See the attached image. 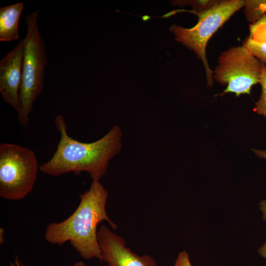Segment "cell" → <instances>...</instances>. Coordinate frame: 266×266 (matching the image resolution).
Wrapping results in <instances>:
<instances>
[{"label":"cell","mask_w":266,"mask_h":266,"mask_svg":"<svg viewBox=\"0 0 266 266\" xmlns=\"http://www.w3.org/2000/svg\"><path fill=\"white\" fill-rule=\"evenodd\" d=\"M24 41L20 40L0 61V92L5 102L19 113Z\"/></svg>","instance_id":"obj_8"},{"label":"cell","mask_w":266,"mask_h":266,"mask_svg":"<svg viewBox=\"0 0 266 266\" xmlns=\"http://www.w3.org/2000/svg\"><path fill=\"white\" fill-rule=\"evenodd\" d=\"M249 35L251 39L266 43V14L256 23L249 25Z\"/></svg>","instance_id":"obj_13"},{"label":"cell","mask_w":266,"mask_h":266,"mask_svg":"<svg viewBox=\"0 0 266 266\" xmlns=\"http://www.w3.org/2000/svg\"><path fill=\"white\" fill-rule=\"evenodd\" d=\"M259 83L262 92L259 100L255 103L253 111L266 117V66L264 65H263Z\"/></svg>","instance_id":"obj_12"},{"label":"cell","mask_w":266,"mask_h":266,"mask_svg":"<svg viewBox=\"0 0 266 266\" xmlns=\"http://www.w3.org/2000/svg\"><path fill=\"white\" fill-rule=\"evenodd\" d=\"M38 164L34 152L18 144L0 145V197L6 200L24 199L33 189Z\"/></svg>","instance_id":"obj_5"},{"label":"cell","mask_w":266,"mask_h":266,"mask_svg":"<svg viewBox=\"0 0 266 266\" xmlns=\"http://www.w3.org/2000/svg\"><path fill=\"white\" fill-rule=\"evenodd\" d=\"M108 196L107 190L100 181H93L89 189L80 194L79 204L71 215L60 222H52L47 225L45 240L57 245L69 241L83 259L97 258L102 261L98 225L105 221L113 230L117 228L106 213Z\"/></svg>","instance_id":"obj_2"},{"label":"cell","mask_w":266,"mask_h":266,"mask_svg":"<svg viewBox=\"0 0 266 266\" xmlns=\"http://www.w3.org/2000/svg\"><path fill=\"white\" fill-rule=\"evenodd\" d=\"M243 7L247 21L253 24L266 14V0H244Z\"/></svg>","instance_id":"obj_10"},{"label":"cell","mask_w":266,"mask_h":266,"mask_svg":"<svg viewBox=\"0 0 266 266\" xmlns=\"http://www.w3.org/2000/svg\"><path fill=\"white\" fill-rule=\"evenodd\" d=\"M98 239L102 252V261L108 266H157L150 255L139 256L126 246L123 238L101 225L98 231Z\"/></svg>","instance_id":"obj_7"},{"label":"cell","mask_w":266,"mask_h":266,"mask_svg":"<svg viewBox=\"0 0 266 266\" xmlns=\"http://www.w3.org/2000/svg\"><path fill=\"white\" fill-rule=\"evenodd\" d=\"M23 8L24 3L22 2L0 7V42L19 39V22Z\"/></svg>","instance_id":"obj_9"},{"label":"cell","mask_w":266,"mask_h":266,"mask_svg":"<svg viewBox=\"0 0 266 266\" xmlns=\"http://www.w3.org/2000/svg\"><path fill=\"white\" fill-rule=\"evenodd\" d=\"M263 64L243 45L233 46L221 53L213 70V78L227 85L222 93L236 97L250 95L252 87L259 83Z\"/></svg>","instance_id":"obj_6"},{"label":"cell","mask_w":266,"mask_h":266,"mask_svg":"<svg viewBox=\"0 0 266 266\" xmlns=\"http://www.w3.org/2000/svg\"><path fill=\"white\" fill-rule=\"evenodd\" d=\"M174 266H192L186 251H183L179 253Z\"/></svg>","instance_id":"obj_16"},{"label":"cell","mask_w":266,"mask_h":266,"mask_svg":"<svg viewBox=\"0 0 266 266\" xmlns=\"http://www.w3.org/2000/svg\"><path fill=\"white\" fill-rule=\"evenodd\" d=\"M54 124L60 139L52 158L39 166L47 175L58 177L70 172H87L93 181H100L105 174L109 161L121 149L122 132L114 126L102 137L91 143L80 142L68 135L65 118L58 115Z\"/></svg>","instance_id":"obj_1"},{"label":"cell","mask_w":266,"mask_h":266,"mask_svg":"<svg viewBox=\"0 0 266 266\" xmlns=\"http://www.w3.org/2000/svg\"><path fill=\"white\" fill-rule=\"evenodd\" d=\"M4 231L2 228L0 229V244H2L4 240Z\"/></svg>","instance_id":"obj_19"},{"label":"cell","mask_w":266,"mask_h":266,"mask_svg":"<svg viewBox=\"0 0 266 266\" xmlns=\"http://www.w3.org/2000/svg\"><path fill=\"white\" fill-rule=\"evenodd\" d=\"M10 266H25L19 260L18 257L16 256L13 262L10 263Z\"/></svg>","instance_id":"obj_18"},{"label":"cell","mask_w":266,"mask_h":266,"mask_svg":"<svg viewBox=\"0 0 266 266\" xmlns=\"http://www.w3.org/2000/svg\"><path fill=\"white\" fill-rule=\"evenodd\" d=\"M72 266H87L82 261H79L75 263Z\"/></svg>","instance_id":"obj_20"},{"label":"cell","mask_w":266,"mask_h":266,"mask_svg":"<svg viewBox=\"0 0 266 266\" xmlns=\"http://www.w3.org/2000/svg\"><path fill=\"white\" fill-rule=\"evenodd\" d=\"M258 253L261 257L266 259V241L259 249Z\"/></svg>","instance_id":"obj_17"},{"label":"cell","mask_w":266,"mask_h":266,"mask_svg":"<svg viewBox=\"0 0 266 266\" xmlns=\"http://www.w3.org/2000/svg\"><path fill=\"white\" fill-rule=\"evenodd\" d=\"M39 10L25 17L27 33L24 41L22 80L20 89L21 109L18 119L23 127L28 126L29 115L33 103L43 88L44 76L47 63L45 41L38 26Z\"/></svg>","instance_id":"obj_3"},{"label":"cell","mask_w":266,"mask_h":266,"mask_svg":"<svg viewBox=\"0 0 266 266\" xmlns=\"http://www.w3.org/2000/svg\"><path fill=\"white\" fill-rule=\"evenodd\" d=\"M252 150L258 157L266 159V150H261L253 149ZM259 205L260 210L262 213V218L264 221H266V200L261 201Z\"/></svg>","instance_id":"obj_15"},{"label":"cell","mask_w":266,"mask_h":266,"mask_svg":"<svg viewBox=\"0 0 266 266\" xmlns=\"http://www.w3.org/2000/svg\"><path fill=\"white\" fill-rule=\"evenodd\" d=\"M178 2V1H177ZM179 3H186L190 4L193 9L189 11L191 13H200L206 11L214 6L218 0H185L179 1Z\"/></svg>","instance_id":"obj_14"},{"label":"cell","mask_w":266,"mask_h":266,"mask_svg":"<svg viewBox=\"0 0 266 266\" xmlns=\"http://www.w3.org/2000/svg\"><path fill=\"white\" fill-rule=\"evenodd\" d=\"M243 45L266 66V43L254 40L247 37Z\"/></svg>","instance_id":"obj_11"},{"label":"cell","mask_w":266,"mask_h":266,"mask_svg":"<svg viewBox=\"0 0 266 266\" xmlns=\"http://www.w3.org/2000/svg\"><path fill=\"white\" fill-rule=\"evenodd\" d=\"M244 0H222L210 9L200 13L197 24L191 28L173 25L170 31L177 41L193 51L202 62L207 78V85H213V70L211 69L206 56L207 44L212 36L235 12L243 7Z\"/></svg>","instance_id":"obj_4"}]
</instances>
